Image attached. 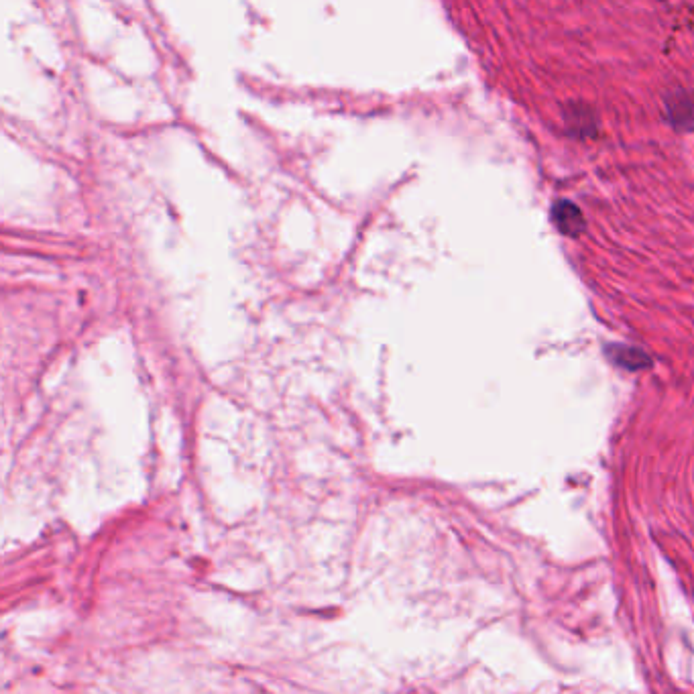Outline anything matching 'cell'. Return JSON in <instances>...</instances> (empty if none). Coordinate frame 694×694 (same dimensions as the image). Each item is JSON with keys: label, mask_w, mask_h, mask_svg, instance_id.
Segmentation results:
<instances>
[{"label": "cell", "mask_w": 694, "mask_h": 694, "mask_svg": "<svg viewBox=\"0 0 694 694\" xmlns=\"http://www.w3.org/2000/svg\"><path fill=\"white\" fill-rule=\"evenodd\" d=\"M552 218L554 224L558 226V230L566 237H578L583 235V230L587 226L585 216L576 204H572L570 200H560L554 204L552 208Z\"/></svg>", "instance_id": "1"}, {"label": "cell", "mask_w": 694, "mask_h": 694, "mask_svg": "<svg viewBox=\"0 0 694 694\" xmlns=\"http://www.w3.org/2000/svg\"><path fill=\"white\" fill-rule=\"evenodd\" d=\"M609 357L617 363V365H621V367H625V369H644V367H648L650 365V357L648 355H644L642 351H638V349H627V346H611V349H609Z\"/></svg>", "instance_id": "2"}, {"label": "cell", "mask_w": 694, "mask_h": 694, "mask_svg": "<svg viewBox=\"0 0 694 694\" xmlns=\"http://www.w3.org/2000/svg\"><path fill=\"white\" fill-rule=\"evenodd\" d=\"M684 104H688V100H686ZM670 112H672V114H676V112H682V110H680V108L674 104V106H670ZM686 112H688V114H684V117H686V119H690V114H694V110L690 108V104L686 106Z\"/></svg>", "instance_id": "3"}]
</instances>
